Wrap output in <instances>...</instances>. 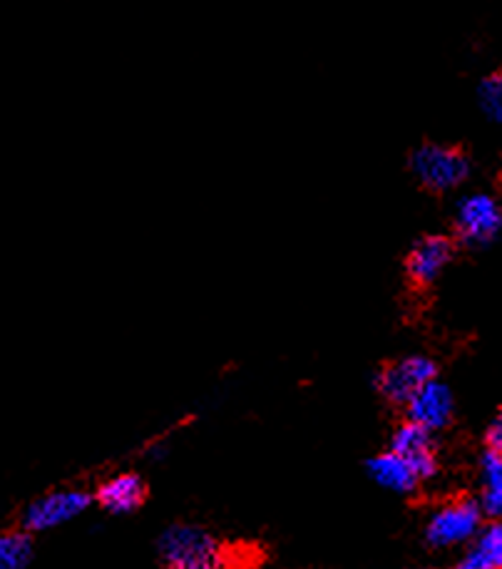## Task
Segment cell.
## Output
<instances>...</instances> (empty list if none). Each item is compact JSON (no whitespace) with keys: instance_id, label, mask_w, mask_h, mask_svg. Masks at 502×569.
<instances>
[{"instance_id":"cell-1","label":"cell","mask_w":502,"mask_h":569,"mask_svg":"<svg viewBox=\"0 0 502 569\" xmlns=\"http://www.w3.org/2000/svg\"><path fill=\"white\" fill-rule=\"evenodd\" d=\"M160 557L167 569H237L234 550L194 525L170 527L160 537Z\"/></svg>"},{"instance_id":"cell-2","label":"cell","mask_w":502,"mask_h":569,"mask_svg":"<svg viewBox=\"0 0 502 569\" xmlns=\"http://www.w3.org/2000/svg\"><path fill=\"white\" fill-rule=\"evenodd\" d=\"M470 160L445 144H421L411 154V172L425 189L433 192H451V189L463 187L470 177Z\"/></svg>"},{"instance_id":"cell-3","label":"cell","mask_w":502,"mask_h":569,"mask_svg":"<svg viewBox=\"0 0 502 569\" xmlns=\"http://www.w3.org/2000/svg\"><path fill=\"white\" fill-rule=\"evenodd\" d=\"M453 227L468 247H488L502 234V207L493 194L470 192L458 199Z\"/></svg>"},{"instance_id":"cell-4","label":"cell","mask_w":502,"mask_h":569,"mask_svg":"<svg viewBox=\"0 0 502 569\" xmlns=\"http://www.w3.org/2000/svg\"><path fill=\"white\" fill-rule=\"evenodd\" d=\"M483 510L475 500H455L438 508L425 527V540L438 550L473 542L475 535L483 530Z\"/></svg>"},{"instance_id":"cell-5","label":"cell","mask_w":502,"mask_h":569,"mask_svg":"<svg viewBox=\"0 0 502 569\" xmlns=\"http://www.w3.org/2000/svg\"><path fill=\"white\" fill-rule=\"evenodd\" d=\"M431 381H435V363L431 358L405 356L381 368L375 376V388L391 403L408 406V400Z\"/></svg>"},{"instance_id":"cell-6","label":"cell","mask_w":502,"mask_h":569,"mask_svg":"<svg viewBox=\"0 0 502 569\" xmlns=\"http://www.w3.org/2000/svg\"><path fill=\"white\" fill-rule=\"evenodd\" d=\"M92 498L82 490H52L33 500L23 512V527L28 532H46L80 518L90 508Z\"/></svg>"},{"instance_id":"cell-7","label":"cell","mask_w":502,"mask_h":569,"mask_svg":"<svg viewBox=\"0 0 502 569\" xmlns=\"http://www.w3.org/2000/svg\"><path fill=\"white\" fill-rule=\"evenodd\" d=\"M391 452L403 458L408 466H411L418 478L428 480L435 476L438 460H435V442H433V433L425 430L423 426L413 423V420H405L399 428L393 430L391 436Z\"/></svg>"},{"instance_id":"cell-8","label":"cell","mask_w":502,"mask_h":569,"mask_svg":"<svg viewBox=\"0 0 502 569\" xmlns=\"http://www.w3.org/2000/svg\"><path fill=\"white\" fill-rule=\"evenodd\" d=\"M453 259V241L443 234H425L408 251L405 271L418 287H428L445 271Z\"/></svg>"},{"instance_id":"cell-9","label":"cell","mask_w":502,"mask_h":569,"mask_svg":"<svg viewBox=\"0 0 502 569\" xmlns=\"http://www.w3.org/2000/svg\"><path fill=\"white\" fill-rule=\"evenodd\" d=\"M405 410H408V420H413V423L423 426L425 430L435 433V430H441L451 423V418H453L451 388L435 378V381L423 386L421 391L408 400Z\"/></svg>"},{"instance_id":"cell-10","label":"cell","mask_w":502,"mask_h":569,"mask_svg":"<svg viewBox=\"0 0 502 569\" xmlns=\"http://www.w3.org/2000/svg\"><path fill=\"white\" fill-rule=\"evenodd\" d=\"M96 498L102 505V510L112 515H128L148 500V485H144L138 472H120V476L100 485Z\"/></svg>"},{"instance_id":"cell-11","label":"cell","mask_w":502,"mask_h":569,"mask_svg":"<svg viewBox=\"0 0 502 569\" xmlns=\"http://www.w3.org/2000/svg\"><path fill=\"white\" fill-rule=\"evenodd\" d=\"M451 569H502V520L483 527Z\"/></svg>"},{"instance_id":"cell-12","label":"cell","mask_w":502,"mask_h":569,"mask_svg":"<svg viewBox=\"0 0 502 569\" xmlns=\"http://www.w3.org/2000/svg\"><path fill=\"white\" fill-rule=\"evenodd\" d=\"M369 476L379 482L381 488L393 492H413L418 488V482H421L418 472L391 450H385L381 456L369 460Z\"/></svg>"},{"instance_id":"cell-13","label":"cell","mask_w":502,"mask_h":569,"mask_svg":"<svg viewBox=\"0 0 502 569\" xmlns=\"http://www.w3.org/2000/svg\"><path fill=\"white\" fill-rule=\"evenodd\" d=\"M480 482H483V490H480V510L488 518H502V456L488 450L480 462Z\"/></svg>"},{"instance_id":"cell-14","label":"cell","mask_w":502,"mask_h":569,"mask_svg":"<svg viewBox=\"0 0 502 569\" xmlns=\"http://www.w3.org/2000/svg\"><path fill=\"white\" fill-rule=\"evenodd\" d=\"M30 560H33V540L28 532H0V569H26Z\"/></svg>"},{"instance_id":"cell-15","label":"cell","mask_w":502,"mask_h":569,"mask_svg":"<svg viewBox=\"0 0 502 569\" xmlns=\"http://www.w3.org/2000/svg\"><path fill=\"white\" fill-rule=\"evenodd\" d=\"M478 108L485 118L502 128V72H493L478 86Z\"/></svg>"},{"instance_id":"cell-16","label":"cell","mask_w":502,"mask_h":569,"mask_svg":"<svg viewBox=\"0 0 502 569\" xmlns=\"http://www.w3.org/2000/svg\"><path fill=\"white\" fill-rule=\"evenodd\" d=\"M488 450L498 452V456H502V408L495 413V418L490 420L488 426Z\"/></svg>"}]
</instances>
